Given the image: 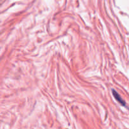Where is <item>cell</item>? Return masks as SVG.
I'll return each mask as SVG.
<instances>
[{
	"label": "cell",
	"mask_w": 129,
	"mask_h": 129,
	"mask_svg": "<svg viewBox=\"0 0 129 129\" xmlns=\"http://www.w3.org/2000/svg\"><path fill=\"white\" fill-rule=\"evenodd\" d=\"M113 96L115 97L116 99H117V100H118V102H119L120 103H121V104H122L123 105L125 106V102H123V101L122 100V99L120 98V96H119V94H118V93H117V92L115 91H113Z\"/></svg>",
	"instance_id": "1"
}]
</instances>
